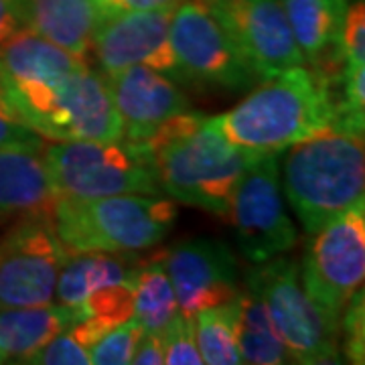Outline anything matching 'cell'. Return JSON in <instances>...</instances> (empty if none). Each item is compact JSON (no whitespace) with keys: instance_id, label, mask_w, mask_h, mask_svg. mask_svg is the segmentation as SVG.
Masks as SVG:
<instances>
[{"instance_id":"1","label":"cell","mask_w":365,"mask_h":365,"mask_svg":"<svg viewBox=\"0 0 365 365\" xmlns=\"http://www.w3.org/2000/svg\"><path fill=\"white\" fill-rule=\"evenodd\" d=\"M317 67H290L264 79L240 104L207 124L227 143L250 153H284L331 126L337 98Z\"/></svg>"},{"instance_id":"2","label":"cell","mask_w":365,"mask_h":365,"mask_svg":"<svg viewBox=\"0 0 365 365\" xmlns=\"http://www.w3.org/2000/svg\"><path fill=\"white\" fill-rule=\"evenodd\" d=\"M146 144L165 195L223 220L235 185L260 155L227 143L193 110L167 120Z\"/></svg>"},{"instance_id":"3","label":"cell","mask_w":365,"mask_h":365,"mask_svg":"<svg viewBox=\"0 0 365 365\" xmlns=\"http://www.w3.org/2000/svg\"><path fill=\"white\" fill-rule=\"evenodd\" d=\"M284 153L282 195L307 235L365 199L364 132L331 124Z\"/></svg>"},{"instance_id":"4","label":"cell","mask_w":365,"mask_h":365,"mask_svg":"<svg viewBox=\"0 0 365 365\" xmlns=\"http://www.w3.org/2000/svg\"><path fill=\"white\" fill-rule=\"evenodd\" d=\"M177 201L163 195L55 197L53 227L69 256L140 252L160 244L175 225Z\"/></svg>"},{"instance_id":"5","label":"cell","mask_w":365,"mask_h":365,"mask_svg":"<svg viewBox=\"0 0 365 365\" xmlns=\"http://www.w3.org/2000/svg\"><path fill=\"white\" fill-rule=\"evenodd\" d=\"M4 88L19 116L43 140L73 143L122 138V120L104 78L88 63L49 83Z\"/></svg>"},{"instance_id":"6","label":"cell","mask_w":365,"mask_h":365,"mask_svg":"<svg viewBox=\"0 0 365 365\" xmlns=\"http://www.w3.org/2000/svg\"><path fill=\"white\" fill-rule=\"evenodd\" d=\"M57 197L163 195L146 143L73 140L43 148Z\"/></svg>"},{"instance_id":"7","label":"cell","mask_w":365,"mask_h":365,"mask_svg":"<svg viewBox=\"0 0 365 365\" xmlns=\"http://www.w3.org/2000/svg\"><path fill=\"white\" fill-rule=\"evenodd\" d=\"M244 287L260 297L280 339L287 345L292 364H339V327L302 288L299 262L282 254L254 264L246 272Z\"/></svg>"},{"instance_id":"8","label":"cell","mask_w":365,"mask_h":365,"mask_svg":"<svg viewBox=\"0 0 365 365\" xmlns=\"http://www.w3.org/2000/svg\"><path fill=\"white\" fill-rule=\"evenodd\" d=\"M302 288L339 327L341 314L365 278V199L307 235L299 264Z\"/></svg>"},{"instance_id":"9","label":"cell","mask_w":365,"mask_h":365,"mask_svg":"<svg viewBox=\"0 0 365 365\" xmlns=\"http://www.w3.org/2000/svg\"><path fill=\"white\" fill-rule=\"evenodd\" d=\"M282 155L260 153L250 163L225 215L234 227L237 248L252 266L287 254L299 240L280 185Z\"/></svg>"},{"instance_id":"10","label":"cell","mask_w":365,"mask_h":365,"mask_svg":"<svg viewBox=\"0 0 365 365\" xmlns=\"http://www.w3.org/2000/svg\"><path fill=\"white\" fill-rule=\"evenodd\" d=\"M170 45L187 86L244 91L256 86L244 55L203 0H179L170 16Z\"/></svg>"},{"instance_id":"11","label":"cell","mask_w":365,"mask_h":365,"mask_svg":"<svg viewBox=\"0 0 365 365\" xmlns=\"http://www.w3.org/2000/svg\"><path fill=\"white\" fill-rule=\"evenodd\" d=\"M67 258L51 211L16 220L0 242V309L53 302L57 276Z\"/></svg>"},{"instance_id":"12","label":"cell","mask_w":365,"mask_h":365,"mask_svg":"<svg viewBox=\"0 0 365 365\" xmlns=\"http://www.w3.org/2000/svg\"><path fill=\"white\" fill-rule=\"evenodd\" d=\"M215 21L234 41L258 81L290 67L304 66V57L288 25L280 0H203Z\"/></svg>"},{"instance_id":"13","label":"cell","mask_w":365,"mask_h":365,"mask_svg":"<svg viewBox=\"0 0 365 365\" xmlns=\"http://www.w3.org/2000/svg\"><path fill=\"white\" fill-rule=\"evenodd\" d=\"M173 11L175 4L100 19L91 35L90 55H93L102 73L146 66L179 86H187L170 45Z\"/></svg>"},{"instance_id":"14","label":"cell","mask_w":365,"mask_h":365,"mask_svg":"<svg viewBox=\"0 0 365 365\" xmlns=\"http://www.w3.org/2000/svg\"><path fill=\"white\" fill-rule=\"evenodd\" d=\"M179 311L195 317L199 311L235 299L242 290L234 250L215 237H191L165 252Z\"/></svg>"},{"instance_id":"15","label":"cell","mask_w":365,"mask_h":365,"mask_svg":"<svg viewBox=\"0 0 365 365\" xmlns=\"http://www.w3.org/2000/svg\"><path fill=\"white\" fill-rule=\"evenodd\" d=\"M102 78L122 120V138L132 143H146L167 120L191 110L185 91L150 67H124Z\"/></svg>"},{"instance_id":"16","label":"cell","mask_w":365,"mask_h":365,"mask_svg":"<svg viewBox=\"0 0 365 365\" xmlns=\"http://www.w3.org/2000/svg\"><path fill=\"white\" fill-rule=\"evenodd\" d=\"M88 319L81 309L61 302L0 309V364H25L45 343Z\"/></svg>"},{"instance_id":"17","label":"cell","mask_w":365,"mask_h":365,"mask_svg":"<svg viewBox=\"0 0 365 365\" xmlns=\"http://www.w3.org/2000/svg\"><path fill=\"white\" fill-rule=\"evenodd\" d=\"M88 61L71 55L59 45L31 29H19L0 47V79L9 88L41 86L63 78Z\"/></svg>"},{"instance_id":"18","label":"cell","mask_w":365,"mask_h":365,"mask_svg":"<svg viewBox=\"0 0 365 365\" xmlns=\"http://www.w3.org/2000/svg\"><path fill=\"white\" fill-rule=\"evenodd\" d=\"M55 197L43 153L0 148V223L51 211Z\"/></svg>"},{"instance_id":"19","label":"cell","mask_w":365,"mask_h":365,"mask_svg":"<svg viewBox=\"0 0 365 365\" xmlns=\"http://www.w3.org/2000/svg\"><path fill=\"white\" fill-rule=\"evenodd\" d=\"M98 13L91 0H25V26L88 61Z\"/></svg>"},{"instance_id":"20","label":"cell","mask_w":365,"mask_h":365,"mask_svg":"<svg viewBox=\"0 0 365 365\" xmlns=\"http://www.w3.org/2000/svg\"><path fill=\"white\" fill-rule=\"evenodd\" d=\"M132 254L134 252H88L69 256L57 276V302L81 309V304L91 294L132 278L140 266V262Z\"/></svg>"},{"instance_id":"21","label":"cell","mask_w":365,"mask_h":365,"mask_svg":"<svg viewBox=\"0 0 365 365\" xmlns=\"http://www.w3.org/2000/svg\"><path fill=\"white\" fill-rule=\"evenodd\" d=\"M304 63L325 61L339 39L349 0H280Z\"/></svg>"},{"instance_id":"22","label":"cell","mask_w":365,"mask_h":365,"mask_svg":"<svg viewBox=\"0 0 365 365\" xmlns=\"http://www.w3.org/2000/svg\"><path fill=\"white\" fill-rule=\"evenodd\" d=\"M237 349L242 364L284 365L292 364L287 345L282 343L270 314L260 297L242 288L237 294Z\"/></svg>"},{"instance_id":"23","label":"cell","mask_w":365,"mask_h":365,"mask_svg":"<svg viewBox=\"0 0 365 365\" xmlns=\"http://www.w3.org/2000/svg\"><path fill=\"white\" fill-rule=\"evenodd\" d=\"M179 313L175 288L163 262L140 264L134 284L132 319L143 333H163Z\"/></svg>"},{"instance_id":"24","label":"cell","mask_w":365,"mask_h":365,"mask_svg":"<svg viewBox=\"0 0 365 365\" xmlns=\"http://www.w3.org/2000/svg\"><path fill=\"white\" fill-rule=\"evenodd\" d=\"M195 319L197 347L203 364L237 365L242 364L237 349V297L223 304L199 311Z\"/></svg>"},{"instance_id":"25","label":"cell","mask_w":365,"mask_h":365,"mask_svg":"<svg viewBox=\"0 0 365 365\" xmlns=\"http://www.w3.org/2000/svg\"><path fill=\"white\" fill-rule=\"evenodd\" d=\"M110 327L96 319H83L67 327L39 351H35L25 364L29 365H91L90 347L104 335Z\"/></svg>"},{"instance_id":"26","label":"cell","mask_w":365,"mask_h":365,"mask_svg":"<svg viewBox=\"0 0 365 365\" xmlns=\"http://www.w3.org/2000/svg\"><path fill=\"white\" fill-rule=\"evenodd\" d=\"M143 331L134 319L108 329L100 339L90 347L91 365H128L138 345Z\"/></svg>"},{"instance_id":"27","label":"cell","mask_w":365,"mask_h":365,"mask_svg":"<svg viewBox=\"0 0 365 365\" xmlns=\"http://www.w3.org/2000/svg\"><path fill=\"white\" fill-rule=\"evenodd\" d=\"M165 364L169 365H203L201 353L197 347L195 319L179 313L173 317L169 325L160 333Z\"/></svg>"},{"instance_id":"28","label":"cell","mask_w":365,"mask_h":365,"mask_svg":"<svg viewBox=\"0 0 365 365\" xmlns=\"http://www.w3.org/2000/svg\"><path fill=\"white\" fill-rule=\"evenodd\" d=\"M0 148H19L43 153L45 140L35 130H31L14 110L6 88L0 79Z\"/></svg>"},{"instance_id":"29","label":"cell","mask_w":365,"mask_h":365,"mask_svg":"<svg viewBox=\"0 0 365 365\" xmlns=\"http://www.w3.org/2000/svg\"><path fill=\"white\" fill-rule=\"evenodd\" d=\"M341 355L349 364H364L365 359V309L364 288H359L347 302L339 323Z\"/></svg>"},{"instance_id":"30","label":"cell","mask_w":365,"mask_h":365,"mask_svg":"<svg viewBox=\"0 0 365 365\" xmlns=\"http://www.w3.org/2000/svg\"><path fill=\"white\" fill-rule=\"evenodd\" d=\"M93 9L100 19L116 16L124 13H140V11H155L163 6H173L179 0H91Z\"/></svg>"},{"instance_id":"31","label":"cell","mask_w":365,"mask_h":365,"mask_svg":"<svg viewBox=\"0 0 365 365\" xmlns=\"http://www.w3.org/2000/svg\"><path fill=\"white\" fill-rule=\"evenodd\" d=\"M25 26V0H0V47Z\"/></svg>"},{"instance_id":"32","label":"cell","mask_w":365,"mask_h":365,"mask_svg":"<svg viewBox=\"0 0 365 365\" xmlns=\"http://www.w3.org/2000/svg\"><path fill=\"white\" fill-rule=\"evenodd\" d=\"M132 364L136 365H160L165 364V349L160 333H143L138 345L132 355Z\"/></svg>"}]
</instances>
